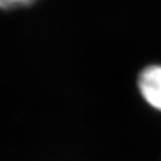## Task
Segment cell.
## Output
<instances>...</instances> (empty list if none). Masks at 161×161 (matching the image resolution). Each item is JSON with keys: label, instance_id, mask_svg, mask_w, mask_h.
I'll return each instance as SVG.
<instances>
[{"label": "cell", "instance_id": "2", "mask_svg": "<svg viewBox=\"0 0 161 161\" xmlns=\"http://www.w3.org/2000/svg\"><path fill=\"white\" fill-rule=\"evenodd\" d=\"M37 0H0V9L13 10L19 8L29 7Z\"/></svg>", "mask_w": 161, "mask_h": 161}, {"label": "cell", "instance_id": "1", "mask_svg": "<svg viewBox=\"0 0 161 161\" xmlns=\"http://www.w3.org/2000/svg\"><path fill=\"white\" fill-rule=\"evenodd\" d=\"M139 90L149 105L161 111V65H151L141 72Z\"/></svg>", "mask_w": 161, "mask_h": 161}]
</instances>
